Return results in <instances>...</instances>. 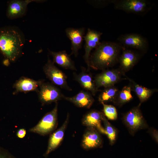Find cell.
Returning a JSON list of instances; mask_svg holds the SVG:
<instances>
[{"mask_svg":"<svg viewBox=\"0 0 158 158\" xmlns=\"http://www.w3.org/2000/svg\"><path fill=\"white\" fill-rule=\"evenodd\" d=\"M123 48L121 44L116 42H100L90 55V68L103 70L112 66L118 62Z\"/></svg>","mask_w":158,"mask_h":158,"instance_id":"obj_1","label":"cell"},{"mask_svg":"<svg viewBox=\"0 0 158 158\" xmlns=\"http://www.w3.org/2000/svg\"><path fill=\"white\" fill-rule=\"evenodd\" d=\"M24 41L22 34L15 28L6 26L0 29V51L10 61H15L21 55Z\"/></svg>","mask_w":158,"mask_h":158,"instance_id":"obj_2","label":"cell"},{"mask_svg":"<svg viewBox=\"0 0 158 158\" xmlns=\"http://www.w3.org/2000/svg\"><path fill=\"white\" fill-rule=\"evenodd\" d=\"M58 104L56 102L54 108L46 113L30 131L44 135L54 130L58 125Z\"/></svg>","mask_w":158,"mask_h":158,"instance_id":"obj_3","label":"cell"},{"mask_svg":"<svg viewBox=\"0 0 158 158\" xmlns=\"http://www.w3.org/2000/svg\"><path fill=\"white\" fill-rule=\"evenodd\" d=\"M43 70L46 77L52 84L68 91L72 90L68 84L67 76L54 65L49 57L43 67Z\"/></svg>","mask_w":158,"mask_h":158,"instance_id":"obj_4","label":"cell"},{"mask_svg":"<svg viewBox=\"0 0 158 158\" xmlns=\"http://www.w3.org/2000/svg\"><path fill=\"white\" fill-rule=\"evenodd\" d=\"M140 106L131 109L124 115L123 120L130 133L133 135L138 130L148 125L140 108Z\"/></svg>","mask_w":158,"mask_h":158,"instance_id":"obj_5","label":"cell"},{"mask_svg":"<svg viewBox=\"0 0 158 158\" xmlns=\"http://www.w3.org/2000/svg\"><path fill=\"white\" fill-rule=\"evenodd\" d=\"M38 92L39 100L43 105L48 104L63 99L65 96L61 90L49 83L42 82Z\"/></svg>","mask_w":158,"mask_h":158,"instance_id":"obj_6","label":"cell"},{"mask_svg":"<svg viewBox=\"0 0 158 158\" xmlns=\"http://www.w3.org/2000/svg\"><path fill=\"white\" fill-rule=\"evenodd\" d=\"M123 74L119 69H105L96 75L94 80L98 89L105 88L114 86L121 80Z\"/></svg>","mask_w":158,"mask_h":158,"instance_id":"obj_7","label":"cell"},{"mask_svg":"<svg viewBox=\"0 0 158 158\" xmlns=\"http://www.w3.org/2000/svg\"><path fill=\"white\" fill-rule=\"evenodd\" d=\"M113 4L115 9L135 14L145 12L149 5L145 0H115Z\"/></svg>","mask_w":158,"mask_h":158,"instance_id":"obj_8","label":"cell"},{"mask_svg":"<svg viewBox=\"0 0 158 158\" xmlns=\"http://www.w3.org/2000/svg\"><path fill=\"white\" fill-rule=\"evenodd\" d=\"M102 33L88 28L86 34L84 36L85 41L84 47L85 51L83 58L87 66V70L89 71L90 68V58L91 52L95 49L100 44V40Z\"/></svg>","mask_w":158,"mask_h":158,"instance_id":"obj_9","label":"cell"},{"mask_svg":"<svg viewBox=\"0 0 158 158\" xmlns=\"http://www.w3.org/2000/svg\"><path fill=\"white\" fill-rule=\"evenodd\" d=\"M123 47H130L142 51H146L149 46L147 40L138 34L131 33L121 35L117 39Z\"/></svg>","mask_w":158,"mask_h":158,"instance_id":"obj_10","label":"cell"},{"mask_svg":"<svg viewBox=\"0 0 158 158\" xmlns=\"http://www.w3.org/2000/svg\"><path fill=\"white\" fill-rule=\"evenodd\" d=\"M85 28L84 27L79 28H68L65 29L67 37L71 42V52L70 54L77 56L78 51L82 47Z\"/></svg>","mask_w":158,"mask_h":158,"instance_id":"obj_11","label":"cell"},{"mask_svg":"<svg viewBox=\"0 0 158 158\" xmlns=\"http://www.w3.org/2000/svg\"><path fill=\"white\" fill-rule=\"evenodd\" d=\"M102 140L100 133L96 129L87 128L83 135L81 145L86 150L101 147Z\"/></svg>","mask_w":158,"mask_h":158,"instance_id":"obj_12","label":"cell"},{"mask_svg":"<svg viewBox=\"0 0 158 158\" xmlns=\"http://www.w3.org/2000/svg\"><path fill=\"white\" fill-rule=\"evenodd\" d=\"M104 116L101 111L91 110L83 116L82 119V124L87 128L95 129L100 133L104 134V130L101 124Z\"/></svg>","mask_w":158,"mask_h":158,"instance_id":"obj_13","label":"cell"},{"mask_svg":"<svg viewBox=\"0 0 158 158\" xmlns=\"http://www.w3.org/2000/svg\"><path fill=\"white\" fill-rule=\"evenodd\" d=\"M36 0H13L9 1L6 11V16L11 19L21 18L26 14L28 4Z\"/></svg>","mask_w":158,"mask_h":158,"instance_id":"obj_14","label":"cell"},{"mask_svg":"<svg viewBox=\"0 0 158 158\" xmlns=\"http://www.w3.org/2000/svg\"><path fill=\"white\" fill-rule=\"evenodd\" d=\"M73 74L74 80L83 88L89 92L93 96L96 95L98 89L95 85L91 74L89 73L84 68L79 73L74 72Z\"/></svg>","mask_w":158,"mask_h":158,"instance_id":"obj_15","label":"cell"},{"mask_svg":"<svg viewBox=\"0 0 158 158\" xmlns=\"http://www.w3.org/2000/svg\"><path fill=\"white\" fill-rule=\"evenodd\" d=\"M69 114L68 113L66 119L62 126L50 136L47 147L44 154L45 157L47 156L60 145L63 139L65 132L69 122Z\"/></svg>","mask_w":158,"mask_h":158,"instance_id":"obj_16","label":"cell"},{"mask_svg":"<svg viewBox=\"0 0 158 158\" xmlns=\"http://www.w3.org/2000/svg\"><path fill=\"white\" fill-rule=\"evenodd\" d=\"M122 53L120 55L118 61L119 69L123 74L131 69L138 62V55L132 50L126 49L123 46Z\"/></svg>","mask_w":158,"mask_h":158,"instance_id":"obj_17","label":"cell"},{"mask_svg":"<svg viewBox=\"0 0 158 158\" xmlns=\"http://www.w3.org/2000/svg\"><path fill=\"white\" fill-rule=\"evenodd\" d=\"M63 99L72 103L78 107L88 109L91 107L94 102L92 95L86 91H81L72 97L65 96Z\"/></svg>","mask_w":158,"mask_h":158,"instance_id":"obj_18","label":"cell"},{"mask_svg":"<svg viewBox=\"0 0 158 158\" xmlns=\"http://www.w3.org/2000/svg\"><path fill=\"white\" fill-rule=\"evenodd\" d=\"M48 51L53 57V61L54 63L66 69L77 70L74 61L66 50L55 52L48 49Z\"/></svg>","mask_w":158,"mask_h":158,"instance_id":"obj_19","label":"cell"},{"mask_svg":"<svg viewBox=\"0 0 158 158\" xmlns=\"http://www.w3.org/2000/svg\"><path fill=\"white\" fill-rule=\"evenodd\" d=\"M43 82L42 81H37L26 78H22L16 81L13 87L17 92H26L32 91L38 92L39 87Z\"/></svg>","mask_w":158,"mask_h":158,"instance_id":"obj_20","label":"cell"},{"mask_svg":"<svg viewBox=\"0 0 158 158\" xmlns=\"http://www.w3.org/2000/svg\"><path fill=\"white\" fill-rule=\"evenodd\" d=\"M129 80L131 83L130 86L132 90L134 91L139 99L140 106L142 103L147 100L156 90L140 85L132 80L130 79Z\"/></svg>","mask_w":158,"mask_h":158,"instance_id":"obj_21","label":"cell"},{"mask_svg":"<svg viewBox=\"0 0 158 158\" xmlns=\"http://www.w3.org/2000/svg\"><path fill=\"white\" fill-rule=\"evenodd\" d=\"M104 88L98 97L99 101L101 104L113 102L119 91L114 86Z\"/></svg>","mask_w":158,"mask_h":158,"instance_id":"obj_22","label":"cell"},{"mask_svg":"<svg viewBox=\"0 0 158 158\" xmlns=\"http://www.w3.org/2000/svg\"><path fill=\"white\" fill-rule=\"evenodd\" d=\"M130 86L124 87L121 91H119L113 102L120 106L129 102L133 98Z\"/></svg>","mask_w":158,"mask_h":158,"instance_id":"obj_23","label":"cell"},{"mask_svg":"<svg viewBox=\"0 0 158 158\" xmlns=\"http://www.w3.org/2000/svg\"><path fill=\"white\" fill-rule=\"evenodd\" d=\"M102 122L104 124V134L107 137L111 145H113L115 142L116 137L117 133L115 129L108 121L105 116H104Z\"/></svg>","mask_w":158,"mask_h":158,"instance_id":"obj_24","label":"cell"},{"mask_svg":"<svg viewBox=\"0 0 158 158\" xmlns=\"http://www.w3.org/2000/svg\"><path fill=\"white\" fill-rule=\"evenodd\" d=\"M103 107V114L108 119L114 120L117 118V112L116 108L113 106L106 104H102Z\"/></svg>","mask_w":158,"mask_h":158,"instance_id":"obj_25","label":"cell"},{"mask_svg":"<svg viewBox=\"0 0 158 158\" xmlns=\"http://www.w3.org/2000/svg\"><path fill=\"white\" fill-rule=\"evenodd\" d=\"M0 158H14L8 151L0 147Z\"/></svg>","mask_w":158,"mask_h":158,"instance_id":"obj_26","label":"cell"},{"mask_svg":"<svg viewBox=\"0 0 158 158\" xmlns=\"http://www.w3.org/2000/svg\"><path fill=\"white\" fill-rule=\"evenodd\" d=\"M26 134V131L24 128L19 129L17 132V135L19 138H23Z\"/></svg>","mask_w":158,"mask_h":158,"instance_id":"obj_27","label":"cell"},{"mask_svg":"<svg viewBox=\"0 0 158 158\" xmlns=\"http://www.w3.org/2000/svg\"><path fill=\"white\" fill-rule=\"evenodd\" d=\"M151 133H152V135L154 138H155L156 141L158 142V132L157 130H151Z\"/></svg>","mask_w":158,"mask_h":158,"instance_id":"obj_28","label":"cell"}]
</instances>
